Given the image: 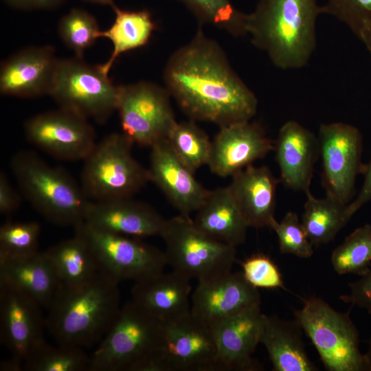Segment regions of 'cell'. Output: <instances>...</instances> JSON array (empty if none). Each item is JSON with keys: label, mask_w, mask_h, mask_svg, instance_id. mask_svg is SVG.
<instances>
[{"label": "cell", "mask_w": 371, "mask_h": 371, "mask_svg": "<svg viewBox=\"0 0 371 371\" xmlns=\"http://www.w3.org/2000/svg\"><path fill=\"white\" fill-rule=\"evenodd\" d=\"M164 79L170 95L193 121L222 127L249 121L256 113L257 98L201 30L172 54Z\"/></svg>", "instance_id": "1"}, {"label": "cell", "mask_w": 371, "mask_h": 371, "mask_svg": "<svg viewBox=\"0 0 371 371\" xmlns=\"http://www.w3.org/2000/svg\"><path fill=\"white\" fill-rule=\"evenodd\" d=\"M319 0H259L246 14V35L282 69L304 67L317 43Z\"/></svg>", "instance_id": "2"}, {"label": "cell", "mask_w": 371, "mask_h": 371, "mask_svg": "<svg viewBox=\"0 0 371 371\" xmlns=\"http://www.w3.org/2000/svg\"><path fill=\"white\" fill-rule=\"evenodd\" d=\"M118 284L102 271L82 284H60L45 317L58 344L82 348L98 344L122 307Z\"/></svg>", "instance_id": "3"}, {"label": "cell", "mask_w": 371, "mask_h": 371, "mask_svg": "<svg viewBox=\"0 0 371 371\" xmlns=\"http://www.w3.org/2000/svg\"><path fill=\"white\" fill-rule=\"evenodd\" d=\"M165 323L132 300L90 356L88 371H161Z\"/></svg>", "instance_id": "4"}, {"label": "cell", "mask_w": 371, "mask_h": 371, "mask_svg": "<svg viewBox=\"0 0 371 371\" xmlns=\"http://www.w3.org/2000/svg\"><path fill=\"white\" fill-rule=\"evenodd\" d=\"M10 165L22 194L45 219L73 227L85 221L90 200L67 171L29 150L16 153Z\"/></svg>", "instance_id": "5"}, {"label": "cell", "mask_w": 371, "mask_h": 371, "mask_svg": "<svg viewBox=\"0 0 371 371\" xmlns=\"http://www.w3.org/2000/svg\"><path fill=\"white\" fill-rule=\"evenodd\" d=\"M293 314L327 370L370 371L365 354L360 351L359 334L350 310L339 312L323 299L309 297Z\"/></svg>", "instance_id": "6"}, {"label": "cell", "mask_w": 371, "mask_h": 371, "mask_svg": "<svg viewBox=\"0 0 371 371\" xmlns=\"http://www.w3.org/2000/svg\"><path fill=\"white\" fill-rule=\"evenodd\" d=\"M133 144L123 133L97 142L81 173L80 186L90 201L133 197L150 181L148 170L132 154Z\"/></svg>", "instance_id": "7"}, {"label": "cell", "mask_w": 371, "mask_h": 371, "mask_svg": "<svg viewBox=\"0 0 371 371\" xmlns=\"http://www.w3.org/2000/svg\"><path fill=\"white\" fill-rule=\"evenodd\" d=\"M164 241L168 265L190 280H210L232 271L236 247L207 236L189 216L167 219L160 236Z\"/></svg>", "instance_id": "8"}, {"label": "cell", "mask_w": 371, "mask_h": 371, "mask_svg": "<svg viewBox=\"0 0 371 371\" xmlns=\"http://www.w3.org/2000/svg\"><path fill=\"white\" fill-rule=\"evenodd\" d=\"M120 87L100 65L76 56L59 59L49 95L60 108L103 124L117 111Z\"/></svg>", "instance_id": "9"}, {"label": "cell", "mask_w": 371, "mask_h": 371, "mask_svg": "<svg viewBox=\"0 0 371 371\" xmlns=\"http://www.w3.org/2000/svg\"><path fill=\"white\" fill-rule=\"evenodd\" d=\"M74 228L90 248L100 270L119 283L143 281L164 271L168 265L164 251L141 238L103 231L85 221Z\"/></svg>", "instance_id": "10"}, {"label": "cell", "mask_w": 371, "mask_h": 371, "mask_svg": "<svg viewBox=\"0 0 371 371\" xmlns=\"http://www.w3.org/2000/svg\"><path fill=\"white\" fill-rule=\"evenodd\" d=\"M169 96L150 82L121 86L117 111L122 133L133 144L150 148L168 138L177 122Z\"/></svg>", "instance_id": "11"}, {"label": "cell", "mask_w": 371, "mask_h": 371, "mask_svg": "<svg viewBox=\"0 0 371 371\" xmlns=\"http://www.w3.org/2000/svg\"><path fill=\"white\" fill-rule=\"evenodd\" d=\"M317 139L322 158V184L326 195L348 205L355 194V181L363 174V137L355 126L344 122L320 124Z\"/></svg>", "instance_id": "12"}, {"label": "cell", "mask_w": 371, "mask_h": 371, "mask_svg": "<svg viewBox=\"0 0 371 371\" xmlns=\"http://www.w3.org/2000/svg\"><path fill=\"white\" fill-rule=\"evenodd\" d=\"M27 139L57 159L85 160L97 142L88 120L61 108L34 115L25 124Z\"/></svg>", "instance_id": "13"}, {"label": "cell", "mask_w": 371, "mask_h": 371, "mask_svg": "<svg viewBox=\"0 0 371 371\" xmlns=\"http://www.w3.org/2000/svg\"><path fill=\"white\" fill-rule=\"evenodd\" d=\"M161 371H221L210 326L191 312L165 324Z\"/></svg>", "instance_id": "14"}, {"label": "cell", "mask_w": 371, "mask_h": 371, "mask_svg": "<svg viewBox=\"0 0 371 371\" xmlns=\"http://www.w3.org/2000/svg\"><path fill=\"white\" fill-rule=\"evenodd\" d=\"M43 306L28 295L0 284V338L11 357L25 359L45 341Z\"/></svg>", "instance_id": "15"}, {"label": "cell", "mask_w": 371, "mask_h": 371, "mask_svg": "<svg viewBox=\"0 0 371 371\" xmlns=\"http://www.w3.org/2000/svg\"><path fill=\"white\" fill-rule=\"evenodd\" d=\"M261 302L258 289L250 284L242 271H230L216 278L198 282L191 295V313L210 327Z\"/></svg>", "instance_id": "16"}, {"label": "cell", "mask_w": 371, "mask_h": 371, "mask_svg": "<svg viewBox=\"0 0 371 371\" xmlns=\"http://www.w3.org/2000/svg\"><path fill=\"white\" fill-rule=\"evenodd\" d=\"M273 149L274 142L260 124L251 120L234 123L220 127L212 141L207 166L218 177H232Z\"/></svg>", "instance_id": "17"}, {"label": "cell", "mask_w": 371, "mask_h": 371, "mask_svg": "<svg viewBox=\"0 0 371 371\" xmlns=\"http://www.w3.org/2000/svg\"><path fill=\"white\" fill-rule=\"evenodd\" d=\"M58 62L50 45L21 49L1 65V93L23 98L49 95Z\"/></svg>", "instance_id": "18"}, {"label": "cell", "mask_w": 371, "mask_h": 371, "mask_svg": "<svg viewBox=\"0 0 371 371\" xmlns=\"http://www.w3.org/2000/svg\"><path fill=\"white\" fill-rule=\"evenodd\" d=\"M153 181L180 214L196 212L209 190L197 181L192 172L176 155L167 139L150 147L148 168Z\"/></svg>", "instance_id": "19"}, {"label": "cell", "mask_w": 371, "mask_h": 371, "mask_svg": "<svg viewBox=\"0 0 371 371\" xmlns=\"http://www.w3.org/2000/svg\"><path fill=\"white\" fill-rule=\"evenodd\" d=\"M85 222L99 229L133 238L161 236L167 219L132 197L90 201Z\"/></svg>", "instance_id": "20"}, {"label": "cell", "mask_w": 371, "mask_h": 371, "mask_svg": "<svg viewBox=\"0 0 371 371\" xmlns=\"http://www.w3.org/2000/svg\"><path fill=\"white\" fill-rule=\"evenodd\" d=\"M264 317L260 306H256L211 327L222 371H253L260 368L253 355L260 343Z\"/></svg>", "instance_id": "21"}, {"label": "cell", "mask_w": 371, "mask_h": 371, "mask_svg": "<svg viewBox=\"0 0 371 371\" xmlns=\"http://www.w3.org/2000/svg\"><path fill=\"white\" fill-rule=\"evenodd\" d=\"M280 172V181L292 190L311 191L319 145L310 130L295 120L286 122L279 129L274 149Z\"/></svg>", "instance_id": "22"}, {"label": "cell", "mask_w": 371, "mask_h": 371, "mask_svg": "<svg viewBox=\"0 0 371 371\" xmlns=\"http://www.w3.org/2000/svg\"><path fill=\"white\" fill-rule=\"evenodd\" d=\"M279 182L280 180L265 166L251 164L232 177L227 187L249 227L270 228L276 219Z\"/></svg>", "instance_id": "23"}, {"label": "cell", "mask_w": 371, "mask_h": 371, "mask_svg": "<svg viewBox=\"0 0 371 371\" xmlns=\"http://www.w3.org/2000/svg\"><path fill=\"white\" fill-rule=\"evenodd\" d=\"M190 280L175 270L163 271L135 282L131 300L167 324L190 312Z\"/></svg>", "instance_id": "24"}, {"label": "cell", "mask_w": 371, "mask_h": 371, "mask_svg": "<svg viewBox=\"0 0 371 371\" xmlns=\"http://www.w3.org/2000/svg\"><path fill=\"white\" fill-rule=\"evenodd\" d=\"M0 284L28 295L47 309L60 284L45 251L0 261Z\"/></svg>", "instance_id": "25"}, {"label": "cell", "mask_w": 371, "mask_h": 371, "mask_svg": "<svg viewBox=\"0 0 371 371\" xmlns=\"http://www.w3.org/2000/svg\"><path fill=\"white\" fill-rule=\"evenodd\" d=\"M302 330L295 320L265 315L260 343L267 351L273 370H317L306 352Z\"/></svg>", "instance_id": "26"}, {"label": "cell", "mask_w": 371, "mask_h": 371, "mask_svg": "<svg viewBox=\"0 0 371 371\" xmlns=\"http://www.w3.org/2000/svg\"><path fill=\"white\" fill-rule=\"evenodd\" d=\"M196 212L193 222L207 236L234 247L245 243L249 227L227 187L209 190Z\"/></svg>", "instance_id": "27"}, {"label": "cell", "mask_w": 371, "mask_h": 371, "mask_svg": "<svg viewBox=\"0 0 371 371\" xmlns=\"http://www.w3.org/2000/svg\"><path fill=\"white\" fill-rule=\"evenodd\" d=\"M111 8L115 13V20L108 29L100 33V38L109 39L113 45L109 58L100 65L102 71L107 75L121 54L147 45L157 28L147 10H122L116 5Z\"/></svg>", "instance_id": "28"}, {"label": "cell", "mask_w": 371, "mask_h": 371, "mask_svg": "<svg viewBox=\"0 0 371 371\" xmlns=\"http://www.w3.org/2000/svg\"><path fill=\"white\" fill-rule=\"evenodd\" d=\"M306 195L302 225L313 245L327 244L351 218L347 205L328 195L317 199L311 191Z\"/></svg>", "instance_id": "29"}, {"label": "cell", "mask_w": 371, "mask_h": 371, "mask_svg": "<svg viewBox=\"0 0 371 371\" xmlns=\"http://www.w3.org/2000/svg\"><path fill=\"white\" fill-rule=\"evenodd\" d=\"M61 284L84 283L100 270L87 243L78 236L60 241L45 251Z\"/></svg>", "instance_id": "30"}, {"label": "cell", "mask_w": 371, "mask_h": 371, "mask_svg": "<svg viewBox=\"0 0 371 371\" xmlns=\"http://www.w3.org/2000/svg\"><path fill=\"white\" fill-rule=\"evenodd\" d=\"M331 265L339 274L366 273L371 265V225L355 229L332 252Z\"/></svg>", "instance_id": "31"}, {"label": "cell", "mask_w": 371, "mask_h": 371, "mask_svg": "<svg viewBox=\"0 0 371 371\" xmlns=\"http://www.w3.org/2000/svg\"><path fill=\"white\" fill-rule=\"evenodd\" d=\"M89 362L90 356L82 348L44 341L25 359L23 370L82 371L88 370Z\"/></svg>", "instance_id": "32"}, {"label": "cell", "mask_w": 371, "mask_h": 371, "mask_svg": "<svg viewBox=\"0 0 371 371\" xmlns=\"http://www.w3.org/2000/svg\"><path fill=\"white\" fill-rule=\"evenodd\" d=\"M167 140L178 158L194 173L207 165L212 141L193 120L177 122Z\"/></svg>", "instance_id": "33"}, {"label": "cell", "mask_w": 371, "mask_h": 371, "mask_svg": "<svg viewBox=\"0 0 371 371\" xmlns=\"http://www.w3.org/2000/svg\"><path fill=\"white\" fill-rule=\"evenodd\" d=\"M183 3L201 23H208L234 36L246 35V14L230 0H177Z\"/></svg>", "instance_id": "34"}, {"label": "cell", "mask_w": 371, "mask_h": 371, "mask_svg": "<svg viewBox=\"0 0 371 371\" xmlns=\"http://www.w3.org/2000/svg\"><path fill=\"white\" fill-rule=\"evenodd\" d=\"M58 33L76 56L82 58L85 50L100 38L101 30L91 14L82 9L73 8L60 19Z\"/></svg>", "instance_id": "35"}, {"label": "cell", "mask_w": 371, "mask_h": 371, "mask_svg": "<svg viewBox=\"0 0 371 371\" xmlns=\"http://www.w3.org/2000/svg\"><path fill=\"white\" fill-rule=\"evenodd\" d=\"M41 226L36 221H7L0 227V261L20 259L38 251Z\"/></svg>", "instance_id": "36"}, {"label": "cell", "mask_w": 371, "mask_h": 371, "mask_svg": "<svg viewBox=\"0 0 371 371\" xmlns=\"http://www.w3.org/2000/svg\"><path fill=\"white\" fill-rule=\"evenodd\" d=\"M322 13L347 26L361 41L371 36V0H325Z\"/></svg>", "instance_id": "37"}, {"label": "cell", "mask_w": 371, "mask_h": 371, "mask_svg": "<svg viewBox=\"0 0 371 371\" xmlns=\"http://www.w3.org/2000/svg\"><path fill=\"white\" fill-rule=\"evenodd\" d=\"M277 235L282 254L308 258L313 254L309 240L296 212H288L281 221L275 219L270 227Z\"/></svg>", "instance_id": "38"}, {"label": "cell", "mask_w": 371, "mask_h": 371, "mask_svg": "<svg viewBox=\"0 0 371 371\" xmlns=\"http://www.w3.org/2000/svg\"><path fill=\"white\" fill-rule=\"evenodd\" d=\"M247 281L256 289L284 288L282 274L270 257L255 254L240 262Z\"/></svg>", "instance_id": "39"}, {"label": "cell", "mask_w": 371, "mask_h": 371, "mask_svg": "<svg viewBox=\"0 0 371 371\" xmlns=\"http://www.w3.org/2000/svg\"><path fill=\"white\" fill-rule=\"evenodd\" d=\"M349 293L339 297L345 303L366 309L371 314V269L358 280L349 283Z\"/></svg>", "instance_id": "40"}, {"label": "cell", "mask_w": 371, "mask_h": 371, "mask_svg": "<svg viewBox=\"0 0 371 371\" xmlns=\"http://www.w3.org/2000/svg\"><path fill=\"white\" fill-rule=\"evenodd\" d=\"M20 196L10 184L5 173H0V214L8 216L19 207Z\"/></svg>", "instance_id": "41"}, {"label": "cell", "mask_w": 371, "mask_h": 371, "mask_svg": "<svg viewBox=\"0 0 371 371\" xmlns=\"http://www.w3.org/2000/svg\"><path fill=\"white\" fill-rule=\"evenodd\" d=\"M364 181L356 199L347 205V213L351 218L363 205L371 201V157L365 164Z\"/></svg>", "instance_id": "42"}, {"label": "cell", "mask_w": 371, "mask_h": 371, "mask_svg": "<svg viewBox=\"0 0 371 371\" xmlns=\"http://www.w3.org/2000/svg\"><path fill=\"white\" fill-rule=\"evenodd\" d=\"M10 6L19 10H54L61 6L65 0H3Z\"/></svg>", "instance_id": "43"}, {"label": "cell", "mask_w": 371, "mask_h": 371, "mask_svg": "<svg viewBox=\"0 0 371 371\" xmlns=\"http://www.w3.org/2000/svg\"><path fill=\"white\" fill-rule=\"evenodd\" d=\"M0 370L3 371H21L23 370V363L13 357L5 360L1 363Z\"/></svg>", "instance_id": "44"}, {"label": "cell", "mask_w": 371, "mask_h": 371, "mask_svg": "<svg viewBox=\"0 0 371 371\" xmlns=\"http://www.w3.org/2000/svg\"><path fill=\"white\" fill-rule=\"evenodd\" d=\"M90 3L99 4L102 5H110L113 7L114 5V0H82Z\"/></svg>", "instance_id": "45"}, {"label": "cell", "mask_w": 371, "mask_h": 371, "mask_svg": "<svg viewBox=\"0 0 371 371\" xmlns=\"http://www.w3.org/2000/svg\"><path fill=\"white\" fill-rule=\"evenodd\" d=\"M368 349L366 353H365L366 358L367 359V361L368 363L370 371H371V337L368 341Z\"/></svg>", "instance_id": "46"}, {"label": "cell", "mask_w": 371, "mask_h": 371, "mask_svg": "<svg viewBox=\"0 0 371 371\" xmlns=\"http://www.w3.org/2000/svg\"><path fill=\"white\" fill-rule=\"evenodd\" d=\"M362 43L365 45L371 58V36L363 39Z\"/></svg>", "instance_id": "47"}]
</instances>
